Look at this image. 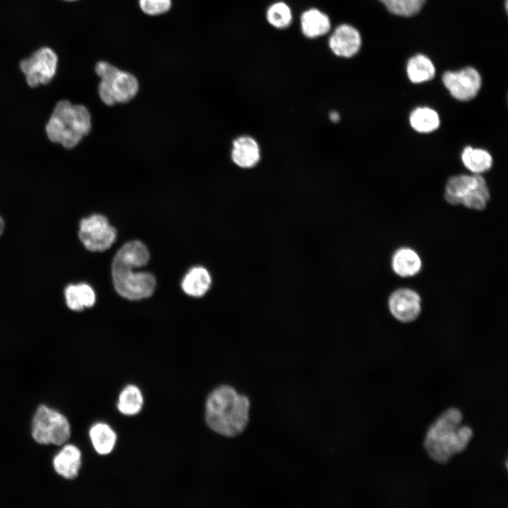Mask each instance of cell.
I'll return each mask as SVG.
<instances>
[{
	"mask_svg": "<svg viewBox=\"0 0 508 508\" xmlns=\"http://www.w3.org/2000/svg\"><path fill=\"white\" fill-rule=\"evenodd\" d=\"M250 401L248 396L229 385L214 388L205 403V422L214 433L227 437L241 434L250 419Z\"/></svg>",
	"mask_w": 508,
	"mask_h": 508,
	"instance_id": "obj_1",
	"label": "cell"
},
{
	"mask_svg": "<svg viewBox=\"0 0 508 508\" xmlns=\"http://www.w3.org/2000/svg\"><path fill=\"white\" fill-rule=\"evenodd\" d=\"M462 419L459 409L449 408L429 427L424 447L435 461L446 464L466 448L473 432L468 426L462 425Z\"/></svg>",
	"mask_w": 508,
	"mask_h": 508,
	"instance_id": "obj_2",
	"label": "cell"
},
{
	"mask_svg": "<svg viewBox=\"0 0 508 508\" xmlns=\"http://www.w3.org/2000/svg\"><path fill=\"white\" fill-rule=\"evenodd\" d=\"M91 126L90 113L85 106L61 100L46 125V133L52 142L71 149L90 132Z\"/></svg>",
	"mask_w": 508,
	"mask_h": 508,
	"instance_id": "obj_3",
	"label": "cell"
},
{
	"mask_svg": "<svg viewBox=\"0 0 508 508\" xmlns=\"http://www.w3.org/2000/svg\"><path fill=\"white\" fill-rule=\"evenodd\" d=\"M132 265L112 262L111 274L116 292L128 300H140L151 296L156 279L150 272H133Z\"/></svg>",
	"mask_w": 508,
	"mask_h": 508,
	"instance_id": "obj_4",
	"label": "cell"
},
{
	"mask_svg": "<svg viewBox=\"0 0 508 508\" xmlns=\"http://www.w3.org/2000/svg\"><path fill=\"white\" fill-rule=\"evenodd\" d=\"M32 436L39 444L61 445L71 436V426L64 415L40 405L32 418Z\"/></svg>",
	"mask_w": 508,
	"mask_h": 508,
	"instance_id": "obj_5",
	"label": "cell"
},
{
	"mask_svg": "<svg viewBox=\"0 0 508 508\" xmlns=\"http://www.w3.org/2000/svg\"><path fill=\"white\" fill-rule=\"evenodd\" d=\"M58 56L51 48L43 47L20 62V68L25 76L28 85L35 87L47 85L56 74Z\"/></svg>",
	"mask_w": 508,
	"mask_h": 508,
	"instance_id": "obj_6",
	"label": "cell"
},
{
	"mask_svg": "<svg viewBox=\"0 0 508 508\" xmlns=\"http://www.w3.org/2000/svg\"><path fill=\"white\" fill-rule=\"evenodd\" d=\"M78 236L88 250L102 252L115 241L117 231L105 216L95 214L80 221Z\"/></svg>",
	"mask_w": 508,
	"mask_h": 508,
	"instance_id": "obj_7",
	"label": "cell"
},
{
	"mask_svg": "<svg viewBox=\"0 0 508 508\" xmlns=\"http://www.w3.org/2000/svg\"><path fill=\"white\" fill-rule=\"evenodd\" d=\"M442 79L450 95L461 102L473 99L482 85L480 73L476 69L469 66L459 71H446Z\"/></svg>",
	"mask_w": 508,
	"mask_h": 508,
	"instance_id": "obj_8",
	"label": "cell"
},
{
	"mask_svg": "<svg viewBox=\"0 0 508 508\" xmlns=\"http://www.w3.org/2000/svg\"><path fill=\"white\" fill-rule=\"evenodd\" d=\"M391 314L402 322L414 321L421 310V299L415 291L401 288L394 291L388 300Z\"/></svg>",
	"mask_w": 508,
	"mask_h": 508,
	"instance_id": "obj_9",
	"label": "cell"
},
{
	"mask_svg": "<svg viewBox=\"0 0 508 508\" xmlns=\"http://www.w3.org/2000/svg\"><path fill=\"white\" fill-rule=\"evenodd\" d=\"M329 47L337 56L351 57L360 49L361 37L354 27L343 24L336 28L329 41Z\"/></svg>",
	"mask_w": 508,
	"mask_h": 508,
	"instance_id": "obj_10",
	"label": "cell"
},
{
	"mask_svg": "<svg viewBox=\"0 0 508 508\" xmlns=\"http://www.w3.org/2000/svg\"><path fill=\"white\" fill-rule=\"evenodd\" d=\"M485 180L480 174H477L452 176L447 181L445 199L451 205H461L462 200Z\"/></svg>",
	"mask_w": 508,
	"mask_h": 508,
	"instance_id": "obj_11",
	"label": "cell"
},
{
	"mask_svg": "<svg viewBox=\"0 0 508 508\" xmlns=\"http://www.w3.org/2000/svg\"><path fill=\"white\" fill-rule=\"evenodd\" d=\"M231 159L241 168L254 167L260 159V149L258 142L249 135L236 138L232 143Z\"/></svg>",
	"mask_w": 508,
	"mask_h": 508,
	"instance_id": "obj_12",
	"label": "cell"
},
{
	"mask_svg": "<svg viewBox=\"0 0 508 508\" xmlns=\"http://www.w3.org/2000/svg\"><path fill=\"white\" fill-rule=\"evenodd\" d=\"M53 466L56 472L66 479L75 478L81 466V452L73 445H66L54 457Z\"/></svg>",
	"mask_w": 508,
	"mask_h": 508,
	"instance_id": "obj_13",
	"label": "cell"
},
{
	"mask_svg": "<svg viewBox=\"0 0 508 508\" xmlns=\"http://www.w3.org/2000/svg\"><path fill=\"white\" fill-rule=\"evenodd\" d=\"M105 81L109 85L115 103L130 102L139 90L137 78L126 71L119 70L112 79Z\"/></svg>",
	"mask_w": 508,
	"mask_h": 508,
	"instance_id": "obj_14",
	"label": "cell"
},
{
	"mask_svg": "<svg viewBox=\"0 0 508 508\" xmlns=\"http://www.w3.org/2000/svg\"><path fill=\"white\" fill-rule=\"evenodd\" d=\"M212 283L209 272L203 267H194L184 276L181 282L183 291L193 297H201L210 288Z\"/></svg>",
	"mask_w": 508,
	"mask_h": 508,
	"instance_id": "obj_15",
	"label": "cell"
},
{
	"mask_svg": "<svg viewBox=\"0 0 508 508\" xmlns=\"http://www.w3.org/2000/svg\"><path fill=\"white\" fill-rule=\"evenodd\" d=\"M149 260L150 253L146 246L140 241L134 240L121 246L113 261L136 268L145 265Z\"/></svg>",
	"mask_w": 508,
	"mask_h": 508,
	"instance_id": "obj_16",
	"label": "cell"
},
{
	"mask_svg": "<svg viewBox=\"0 0 508 508\" xmlns=\"http://www.w3.org/2000/svg\"><path fill=\"white\" fill-rule=\"evenodd\" d=\"M421 265L418 253L409 248L398 249L392 258L393 271L402 277L416 275L420 271Z\"/></svg>",
	"mask_w": 508,
	"mask_h": 508,
	"instance_id": "obj_17",
	"label": "cell"
},
{
	"mask_svg": "<svg viewBox=\"0 0 508 508\" xmlns=\"http://www.w3.org/2000/svg\"><path fill=\"white\" fill-rule=\"evenodd\" d=\"M67 306L73 310L80 311L92 307L96 301L92 288L85 283L70 284L64 291Z\"/></svg>",
	"mask_w": 508,
	"mask_h": 508,
	"instance_id": "obj_18",
	"label": "cell"
},
{
	"mask_svg": "<svg viewBox=\"0 0 508 508\" xmlns=\"http://www.w3.org/2000/svg\"><path fill=\"white\" fill-rule=\"evenodd\" d=\"M301 24L303 35L309 38L323 35L330 29L328 16L316 8L305 11L301 16Z\"/></svg>",
	"mask_w": 508,
	"mask_h": 508,
	"instance_id": "obj_19",
	"label": "cell"
},
{
	"mask_svg": "<svg viewBox=\"0 0 508 508\" xmlns=\"http://www.w3.org/2000/svg\"><path fill=\"white\" fill-rule=\"evenodd\" d=\"M90 437L95 451L101 454H109L116 442V434L107 423H97L90 429Z\"/></svg>",
	"mask_w": 508,
	"mask_h": 508,
	"instance_id": "obj_20",
	"label": "cell"
},
{
	"mask_svg": "<svg viewBox=\"0 0 508 508\" xmlns=\"http://www.w3.org/2000/svg\"><path fill=\"white\" fill-rule=\"evenodd\" d=\"M406 72L409 79L413 83H421L432 80L435 68L431 60L423 54H416L408 61Z\"/></svg>",
	"mask_w": 508,
	"mask_h": 508,
	"instance_id": "obj_21",
	"label": "cell"
},
{
	"mask_svg": "<svg viewBox=\"0 0 508 508\" xmlns=\"http://www.w3.org/2000/svg\"><path fill=\"white\" fill-rule=\"evenodd\" d=\"M464 167L473 174H480L488 171L492 165V157L485 150L466 147L461 153Z\"/></svg>",
	"mask_w": 508,
	"mask_h": 508,
	"instance_id": "obj_22",
	"label": "cell"
},
{
	"mask_svg": "<svg viewBox=\"0 0 508 508\" xmlns=\"http://www.w3.org/2000/svg\"><path fill=\"white\" fill-rule=\"evenodd\" d=\"M410 125L416 131L428 133L437 130L440 124L436 111L429 107H418L409 116Z\"/></svg>",
	"mask_w": 508,
	"mask_h": 508,
	"instance_id": "obj_23",
	"label": "cell"
},
{
	"mask_svg": "<svg viewBox=\"0 0 508 508\" xmlns=\"http://www.w3.org/2000/svg\"><path fill=\"white\" fill-rule=\"evenodd\" d=\"M143 404V397L140 389L134 385H128L119 396L117 408L126 416H134L141 411Z\"/></svg>",
	"mask_w": 508,
	"mask_h": 508,
	"instance_id": "obj_24",
	"label": "cell"
},
{
	"mask_svg": "<svg viewBox=\"0 0 508 508\" xmlns=\"http://www.w3.org/2000/svg\"><path fill=\"white\" fill-rule=\"evenodd\" d=\"M392 14L410 17L417 14L426 0H379Z\"/></svg>",
	"mask_w": 508,
	"mask_h": 508,
	"instance_id": "obj_25",
	"label": "cell"
},
{
	"mask_svg": "<svg viewBox=\"0 0 508 508\" xmlns=\"http://www.w3.org/2000/svg\"><path fill=\"white\" fill-rule=\"evenodd\" d=\"M267 19L274 27L277 28H285L288 27L291 22V12L286 4L283 2H278L272 5L268 8Z\"/></svg>",
	"mask_w": 508,
	"mask_h": 508,
	"instance_id": "obj_26",
	"label": "cell"
},
{
	"mask_svg": "<svg viewBox=\"0 0 508 508\" xmlns=\"http://www.w3.org/2000/svg\"><path fill=\"white\" fill-rule=\"evenodd\" d=\"M143 12L149 16H157L167 12L171 6V0H139Z\"/></svg>",
	"mask_w": 508,
	"mask_h": 508,
	"instance_id": "obj_27",
	"label": "cell"
},
{
	"mask_svg": "<svg viewBox=\"0 0 508 508\" xmlns=\"http://www.w3.org/2000/svg\"><path fill=\"white\" fill-rule=\"evenodd\" d=\"M95 70L101 80H109L112 79L120 69L108 62L102 61L96 64Z\"/></svg>",
	"mask_w": 508,
	"mask_h": 508,
	"instance_id": "obj_28",
	"label": "cell"
},
{
	"mask_svg": "<svg viewBox=\"0 0 508 508\" xmlns=\"http://www.w3.org/2000/svg\"><path fill=\"white\" fill-rule=\"evenodd\" d=\"M329 118L333 122H337L339 119V115L334 111L331 113Z\"/></svg>",
	"mask_w": 508,
	"mask_h": 508,
	"instance_id": "obj_29",
	"label": "cell"
},
{
	"mask_svg": "<svg viewBox=\"0 0 508 508\" xmlns=\"http://www.w3.org/2000/svg\"><path fill=\"white\" fill-rule=\"evenodd\" d=\"M4 228V222L0 217V236L2 234Z\"/></svg>",
	"mask_w": 508,
	"mask_h": 508,
	"instance_id": "obj_30",
	"label": "cell"
},
{
	"mask_svg": "<svg viewBox=\"0 0 508 508\" xmlns=\"http://www.w3.org/2000/svg\"><path fill=\"white\" fill-rule=\"evenodd\" d=\"M505 8H506V10L507 11V0L505 1Z\"/></svg>",
	"mask_w": 508,
	"mask_h": 508,
	"instance_id": "obj_31",
	"label": "cell"
},
{
	"mask_svg": "<svg viewBox=\"0 0 508 508\" xmlns=\"http://www.w3.org/2000/svg\"><path fill=\"white\" fill-rule=\"evenodd\" d=\"M65 1H75V0H65Z\"/></svg>",
	"mask_w": 508,
	"mask_h": 508,
	"instance_id": "obj_32",
	"label": "cell"
}]
</instances>
